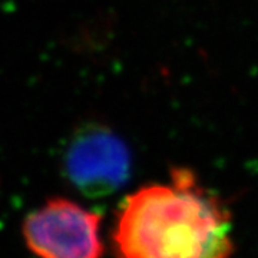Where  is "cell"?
Instances as JSON below:
<instances>
[{
    "instance_id": "2",
    "label": "cell",
    "mask_w": 258,
    "mask_h": 258,
    "mask_svg": "<svg viewBox=\"0 0 258 258\" xmlns=\"http://www.w3.org/2000/svg\"><path fill=\"white\" fill-rule=\"evenodd\" d=\"M99 222L98 214L55 198L29 214L23 235L39 258H102Z\"/></svg>"
},
{
    "instance_id": "3",
    "label": "cell",
    "mask_w": 258,
    "mask_h": 258,
    "mask_svg": "<svg viewBox=\"0 0 258 258\" xmlns=\"http://www.w3.org/2000/svg\"><path fill=\"white\" fill-rule=\"evenodd\" d=\"M69 181L86 197H105L126 182L131 157L126 145L112 131L88 126L71 139L64 154Z\"/></svg>"
},
{
    "instance_id": "1",
    "label": "cell",
    "mask_w": 258,
    "mask_h": 258,
    "mask_svg": "<svg viewBox=\"0 0 258 258\" xmlns=\"http://www.w3.org/2000/svg\"><path fill=\"white\" fill-rule=\"evenodd\" d=\"M171 185H152L128 197L115 234L123 258H230L228 212L198 186L186 169Z\"/></svg>"
}]
</instances>
